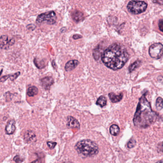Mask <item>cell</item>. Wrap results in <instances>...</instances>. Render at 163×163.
Instances as JSON below:
<instances>
[{"mask_svg": "<svg viewBox=\"0 0 163 163\" xmlns=\"http://www.w3.org/2000/svg\"><path fill=\"white\" fill-rule=\"evenodd\" d=\"M129 54L124 46L114 43L105 49L102 55V62L108 68L114 70L122 68L129 59Z\"/></svg>", "mask_w": 163, "mask_h": 163, "instance_id": "6da1fadb", "label": "cell"}, {"mask_svg": "<svg viewBox=\"0 0 163 163\" xmlns=\"http://www.w3.org/2000/svg\"><path fill=\"white\" fill-rule=\"evenodd\" d=\"M158 115L151 109L149 102L146 99L145 95L140 98L133 117V122L135 126L146 128L154 123Z\"/></svg>", "mask_w": 163, "mask_h": 163, "instance_id": "7a4b0ae2", "label": "cell"}, {"mask_svg": "<svg viewBox=\"0 0 163 163\" xmlns=\"http://www.w3.org/2000/svg\"><path fill=\"white\" fill-rule=\"evenodd\" d=\"M76 149L79 154L85 156H93L98 153L99 148L95 142L88 139L78 142Z\"/></svg>", "mask_w": 163, "mask_h": 163, "instance_id": "3957f363", "label": "cell"}, {"mask_svg": "<svg viewBox=\"0 0 163 163\" xmlns=\"http://www.w3.org/2000/svg\"><path fill=\"white\" fill-rule=\"evenodd\" d=\"M147 4L144 1H132L128 3L127 8L132 14L138 15L144 12L147 8Z\"/></svg>", "mask_w": 163, "mask_h": 163, "instance_id": "277c9868", "label": "cell"}, {"mask_svg": "<svg viewBox=\"0 0 163 163\" xmlns=\"http://www.w3.org/2000/svg\"><path fill=\"white\" fill-rule=\"evenodd\" d=\"M56 15L54 11H50L38 15L36 22L37 23H41L42 22H46L49 25H54L56 22Z\"/></svg>", "mask_w": 163, "mask_h": 163, "instance_id": "5b68a950", "label": "cell"}, {"mask_svg": "<svg viewBox=\"0 0 163 163\" xmlns=\"http://www.w3.org/2000/svg\"><path fill=\"white\" fill-rule=\"evenodd\" d=\"M149 53L153 59H160L163 56V45L160 43H155L151 45L149 49Z\"/></svg>", "mask_w": 163, "mask_h": 163, "instance_id": "8992f818", "label": "cell"}, {"mask_svg": "<svg viewBox=\"0 0 163 163\" xmlns=\"http://www.w3.org/2000/svg\"><path fill=\"white\" fill-rule=\"evenodd\" d=\"M41 83L43 88L45 90H49L54 83V80L51 77H46L41 80Z\"/></svg>", "mask_w": 163, "mask_h": 163, "instance_id": "52a82bcc", "label": "cell"}, {"mask_svg": "<svg viewBox=\"0 0 163 163\" xmlns=\"http://www.w3.org/2000/svg\"><path fill=\"white\" fill-rule=\"evenodd\" d=\"M12 42L14 43V42H12V40H9L6 35H1L0 37V48L2 49H6L8 46L12 45Z\"/></svg>", "mask_w": 163, "mask_h": 163, "instance_id": "ba28073f", "label": "cell"}, {"mask_svg": "<svg viewBox=\"0 0 163 163\" xmlns=\"http://www.w3.org/2000/svg\"><path fill=\"white\" fill-rule=\"evenodd\" d=\"M68 127L71 128H76L79 129L80 125L79 122H78L76 119L74 118L72 116H68L67 117Z\"/></svg>", "mask_w": 163, "mask_h": 163, "instance_id": "9c48e42d", "label": "cell"}, {"mask_svg": "<svg viewBox=\"0 0 163 163\" xmlns=\"http://www.w3.org/2000/svg\"><path fill=\"white\" fill-rule=\"evenodd\" d=\"M15 121L10 120L7 123L6 127V133L7 135H12L15 130Z\"/></svg>", "mask_w": 163, "mask_h": 163, "instance_id": "30bf717a", "label": "cell"}, {"mask_svg": "<svg viewBox=\"0 0 163 163\" xmlns=\"http://www.w3.org/2000/svg\"><path fill=\"white\" fill-rule=\"evenodd\" d=\"M79 64V61L77 60H72L68 61L65 66V69L67 71L73 70V69L76 68Z\"/></svg>", "mask_w": 163, "mask_h": 163, "instance_id": "8fae6325", "label": "cell"}, {"mask_svg": "<svg viewBox=\"0 0 163 163\" xmlns=\"http://www.w3.org/2000/svg\"><path fill=\"white\" fill-rule=\"evenodd\" d=\"M72 17L74 21L77 23L83 20L84 18V14L82 12L79 11H75L73 12L72 15Z\"/></svg>", "mask_w": 163, "mask_h": 163, "instance_id": "7c38bea8", "label": "cell"}, {"mask_svg": "<svg viewBox=\"0 0 163 163\" xmlns=\"http://www.w3.org/2000/svg\"><path fill=\"white\" fill-rule=\"evenodd\" d=\"M20 75V72H16V73L13 74H9V75H6L2 77H0V82H6L8 79H10L12 81H14V80L16 79Z\"/></svg>", "mask_w": 163, "mask_h": 163, "instance_id": "4fadbf2b", "label": "cell"}, {"mask_svg": "<svg viewBox=\"0 0 163 163\" xmlns=\"http://www.w3.org/2000/svg\"><path fill=\"white\" fill-rule=\"evenodd\" d=\"M111 101L113 103H116L121 101L123 97V93H120L119 95H116L114 93H111L108 94Z\"/></svg>", "mask_w": 163, "mask_h": 163, "instance_id": "5bb4252c", "label": "cell"}, {"mask_svg": "<svg viewBox=\"0 0 163 163\" xmlns=\"http://www.w3.org/2000/svg\"><path fill=\"white\" fill-rule=\"evenodd\" d=\"M110 133L113 136H117L120 133V128L116 124H113L110 128Z\"/></svg>", "mask_w": 163, "mask_h": 163, "instance_id": "9a60e30c", "label": "cell"}, {"mask_svg": "<svg viewBox=\"0 0 163 163\" xmlns=\"http://www.w3.org/2000/svg\"><path fill=\"white\" fill-rule=\"evenodd\" d=\"M35 138V135L32 131H27L24 135L25 140L28 142H32L34 140Z\"/></svg>", "mask_w": 163, "mask_h": 163, "instance_id": "2e32d148", "label": "cell"}, {"mask_svg": "<svg viewBox=\"0 0 163 163\" xmlns=\"http://www.w3.org/2000/svg\"><path fill=\"white\" fill-rule=\"evenodd\" d=\"M38 89L35 86H32L29 88L27 94L29 97H33L38 94Z\"/></svg>", "mask_w": 163, "mask_h": 163, "instance_id": "e0dca14e", "label": "cell"}, {"mask_svg": "<svg viewBox=\"0 0 163 163\" xmlns=\"http://www.w3.org/2000/svg\"><path fill=\"white\" fill-rule=\"evenodd\" d=\"M107 100L105 97L101 96L97 99L96 104L100 106L101 107H103L107 104Z\"/></svg>", "mask_w": 163, "mask_h": 163, "instance_id": "ac0fdd59", "label": "cell"}, {"mask_svg": "<svg viewBox=\"0 0 163 163\" xmlns=\"http://www.w3.org/2000/svg\"><path fill=\"white\" fill-rule=\"evenodd\" d=\"M141 63V61H140V60H138V61H136L133 64H131V65L130 66V67H129V72H132L133 71L135 70V69L140 66Z\"/></svg>", "mask_w": 163, "mask_h": 163, "instance_id": "d6986e66", "label": "cell"}, {"mask_svg": "<svg viewBox=\"0 0 163 163\" xmlns=\"http://www.w3.org/2000/svg\"><path fill=\"white\" fill-rule=\"evenodd\" d=\"M156 108L157 110L160 111L163 108V99L161 97H158L156 101Z\"/></svg>", "mask_w": 163, "mask_h": 163, "instance_id": "ffe728a7", "label": "cell"}, {"mask_svg": "<svg viewBox=\"0 0 163 163\" xmlns=\"http://www.w3.org/2000/svg\"><path fill=\"white\" fill-rule=\"evenodd\" d=\"M34 63L35 64V66L38 68H43L45 67V64L43 60H40L38 59L35 58L34 60Z\"/></svg>", "mask_w": 163, "mask_h": 163, "instance_id": "44dd1931", "label": "cell"}, {"mask_svg": "<svg viewBox=\"0 0 163 163\" xmlns=\"http://www.w3.org/2000/svg\"><path fill=\"white\" fill-rule=\"evenodd\" d=\"M100 49L99 47L96 48L94 50L93 56L96 60H98L100 58Z\"/></svg>", "mask_w": 163, "mask_h": 163, "instance_id": "7402d4cb", "label": "cell"}, {"mask_svg": "<svg viewBox=\"0 0 163 163\" xmlns=\"http://www.w3.org/2000/svg\"><path fill=\"white\" fill-rule=\"evenodd\" d=\"M136 145V141L134 139H131L127 144V147L129 148H133Z\"/></svg>", "mask_w": 163, "mask_h": 163, "instance_id": "603a6c76", "label": "cell"}, {"mask_svg": "<svg viewBox=\"0 0 163 163\" xmlns=\"http://www.w3.org/2000/svg\"><path fill=\"white\" fill-rule=\"evenodd\" d=\"M56 142H53L48 141L47 142V145L49 148L51 149H54L55 147V146H56Z\"/></svg>", "mask_w": 163, "mask_h": 163, "instance_id": "cb8c5ba5", "label": "cell"}, {"mask_svg": "<svg viewBox=\"0 0 163 163\" xmlns=\"http://www.w3.org/2000/svg\"><path fill=\"white\" fill-rule=\"evenodd\" d=\"M14 161H15V162L17 163H20L22 162V159L20 157V156L18 155H16L14 157Z\"/></svg>", "mask_w": 163, "mask_h": 163, "instance_id": "d4e9b609", "label": "cell"}, {"mask_svg": "<svg viewBox=\"0 0 163 163\" xmlns=\"http://www.w3.org/2000/svg\"><path fill=\"white\" fill-rule=\"evenodd\" d=\"M158 26H159V29L161 31L163 32V20H160L159 21Z\"/></svg>", "mask_w": 163, "mask_h": 163, "instance_id": "484cf974", "label": "cell"}, {"mask_svg": "<svg viewBox=\"0 0 163 163\" xmlns=\"http://www.w3.org/2000/svg\"><path fill=\"white\" fill-rule=\"evenodd\" d=\"M73 37L74 39L76 40L82 38V35H73Z\"/></svg>", "mask_w": 163, "mask_h": 163, "instance_id": "4316f807", "label": "cell"}, {"mask_svg": "<svg viewBox=\"0 0 163 163\" xmlns=\"http://www.w3.org/2000/svg\"><path fill=\"white\" fill-rule=\"evenodd\" d=\"M153 2L155 3H157L158 4H160V5H163V0H158V1H153Z\"/></svg>", "mask_w": 163, "mask_h": 163, "instance_id": "83f0119b", "label": "cell"}, {"mask_svg": "<svg viewBox=\"0 0 163 163\" xmlns=\"http://www.w3.org/2000/svg\"><path fill=\"white\" fill-rule=\"evenodd\" d=\"M31 163H42V161L40 159H37L36 160L34 161L33 162H32Z\"/></svg>", "mask_w": 163, "mask_h": 163, "instance_id": "f1b7e54d", "label": "cell"}, {"mask_svg": "<svg viewBox=\"0 0 163 163\" xmlns=\"http://www.w3.org/2000/svg\"><path fill=\"white\" fill-rule=\"evenodd\" d=\"M159 145H160V144H159ZM160 149L161 150H162V151H163V142H162V143L160 145Z\"/></svg>", "mask_w": 163, "mask_h": 163, "instance_id": "f546056e", "label": "cell"}, {"mask_svg": "<svg viewBox=\"0 0 163 163\" xmlns=\"http://www.w3.org/2000/svg\"><path fill=\"white\" fill-rule=\"evenodd\" d=\"M156 163H163V160L160 161H158V162H157Z\"/></svg>", "mask_w": 163, "mask_h": 163, "instance_id": "4dcf8cb0", "label": "cell"}, {"mask_svg": "<svg viewBox=\"0 0 163 163\" xmlns=\"http://www.w3.org/2000/svg\"></svg>", "mask_w": 163, "mask_h": 163, "instance_id": "1f68e13d", "label": "cell"}]
</instances>
